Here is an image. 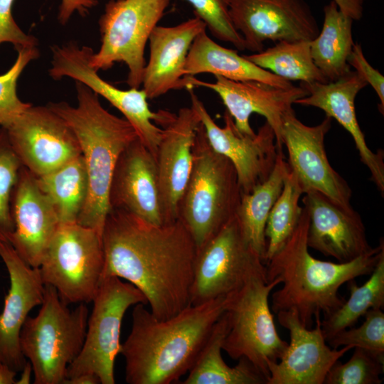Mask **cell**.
I'll use <instances>...</instances> for the list:
<instances>
[{
    "label": "cell",
    "mask_w": 384,
    "mask_h": 384,
    "mask_svg": "<svg viewBox=\"0 0 384 384\" xmlns=\"http://www.w3.org/2000/svg\"><path fill=\"white\" fill-rule=\"evenodd\" d=\"M102 279L117 277L138 288L151 313L169 319L191 304L197 246L180 219L155 225L110 208L103 227Z\"/></svg>",
    "instance_id": "1"
},
{
    "label": "cell",
    "mask_w": 384,
    "mask_h": 384,
    "mask_svg": "<svg viewBox=\"0 0 384 384\" xmlns=\"http://www.w3.org/2000/svg\"><path fill=\"white\" fill-rule=\"evenodd\" d=\"M227 296L190 305L159 319L143 304H135L129 334L121 344L129 384H170L188 373L215 323Z\"/></svg>",
    "instance_id": "2"
},
{
    "label": "cell",
    "mask_w": 384,
    "mask_h": 384,
    "mask_svg": "<svg viewBox=\"0 0 384 384\" xmlns=\"http://www.w3.org/2000/svg\"><path fill=\"white\" fill-rule=\"evenodd\" d=\"M309 215L303 207L299 222L284 246L267 261V282L276 278L282 287L272 294V310H294L302 324L311 329L314 319L324 317L340 307L344 299L339 288L357 277L370 274L381 253L383 239L373 250L353 260L331 262L314 258L309 252Z\"/></svg>",
    "instance_id": "3"
},
{
    "label": "cell",
    "mask_w": 384,
    "mask_h": 384,
    "mask_svg": "<svg viewBox=\"0 0 384 384\" xmlns=\"http://www.w3.org/2000/svg\"><path fill=\"white\" fill-rule=\"evenodd\" d=\"M78 105L65 102L48 106L62 117L75 133L87 178L88 194L77 223L102 233L110 210L109 192L115 166L122 152L137 134L124 118L105 110L98 95L76 81Z\"/></svg>",
    "instance_id": "4"
},
{
    "label": "cell",
    "mask_w": 384,
    "mask_h": 384,
    "mask_svg": "<svg viewBox=\"0 0 384 384\" xmlns=\"http://www.w3.org/2000/svg\"><path fill=\"white\" fill-rule=\"evenodd\" d=\"M242 190L232 162L210 145L200 123L192 148V166L178 203V219L197 249L235 215Z\"/></svg>",
    "instance_id": "5"
},
{
    "label": "cell",
    "mask_w": 384,
    "mask_h": 384,
    "mask_svg": "<svg viewBox=\"0 0 384 384\" xmlns=\"http://www.w3.org/2000/svg\"><path fill=\"white\" fill-rule=\"evenodd\" d=\"M41 305L38 314L28 316L22 326L20 347L32 366L34 384H63L82 350L89 311L85 303L70 309L47 284Z\"/></svg>",
    "instance_id": "6"
},
{
    "label": "cell",
    "mask_w": 384,
    "mask_h": 384,
    "mask_svg": "<svg viewBox=\"0 0 384 384\" xmlns=\"http://www.w3.org/2000/svg\"><path fill=\"white\" fill-rule=\"evenodd\" d=\"M281 280L267 282L261 263L247 275L242 285L227 296L228 331L222 349L234 360L245 358L264 375L285 352L288 343L277 334L269 306V296Z\"/></svg>",
    "instance_id": "7"
},
{
    "label": "cell",
    "mask_w": 384,
    "mask_h": 384,
    "mask_svg": "<svg viewBox=\"0 0 384 384\" xmlns=\"http://www.w3.org/2000/svg\"><path fill=\"white\" fill-rule=\"evenodd\" d=\"M103 266L101 235L75 222L59 224L39 269L44 284L53 287L69 305L92 302Z\"/></svg>",
    "instance_id": "8"
},
{
    "label": "cell",
    "mask_w": 384,
    "mask_h": 384,
    "mask_svg": "<svg viewBox=\"0 0 384 384\" xmlns=\"http://www.w3.org/2000/svg\"><path fill=\"white\" fill-rule=\"evenodd\" d=\"M171 0H110L99 19L101 45L90 58L97 71L124 63L127 83L139 88L146 65L144 50L154 28L164 16Z\"/></svg>",
    "instance_id": "9"
},
{
    "label": "cell",
    "mask_w": 384,
    "mask_h": 384,
    "mask_svg": "<svg viewBox=\"0 0 384 384\" xmlns=\"http://www.w3.org/2000/svg\"><path fill=\"white\" fill-rule=\"evenodd\" d=\"M82 350L68 366L66 378L82 373L95 375L101 384L115 383L114 366L120 353V331L126 311L137 304H146L143 293L117 277L101 279L92 300Z\"/></svg>",
    "instance_id": "10"
},
{
    "label": "cell",
    "mask_w": 384,
    "mask_h": 384,
    "mask_svg": "<svg viewBox=\"0 0 384 384\" xmlns=\"http://www.w3.org/2000/svg\"><path fill=\"white\" fill-rule=\"evenodd\" d=\"M52 52L50 76L55 80L71 78L107 100L124 115L136 131L139 139L155 157L163 133L162 128L156 124L163 117L164 110L152 112L143 89L122 90L102 79L90 64L93 52L90 47L69 43L55 46Z\"/></svg>",
    "instance_id": "11"
},
{
    "label": "cell",
    "mask_w": 384,
    "mask_h": 384,
    "mask_svg": "<svg viewBox=\"0 0 384 384\" xmlns=\"http://www.w3.org/2000/svg\"><path fill=\"white\" fill-rule=\"evenodd\" d=\"M261 263L263 260L245 238L235 216L197 250L191 305L234 292Z\"/></svg>",
    "instance_id": "12"
},
{
    "label": "cell",
    "mask_w": 384,
    "mask_h": 384,
    "mask_svg": "<svg viewBox=\"0 0 384 384\" xmlns=\"http://www.w3.org/2000/svg\"><path fill=\"white\" fill-rule=\"evenodd\" d=\"M4 128L21 165L36 176L51 172L81 154L72 129L48 106L31 105Z\"/></svg>",
    "instance_id": "13"
},
{
    "label": "cell",
    "mask_w": 384,
    "mask_h": 384,
    "mask_svg": "<svg viewBox=\"0 0 384 384\" xmlns=\"http://www.w3.org/2000/svg\"><path fill=\"white\" fill-rule=\"evenodd\" d=\"M332 119L326 117L315 126H308L294 110L282 119L281 139L288 152V165L304 193L319 191L337 204L352 208V191L346 181L331 166L325 150V136Z\"/></svg>",
    "instance_id": "14"
},
{
    "label": "cell",
    "mask_w": 384,
    "mask_h": 384,
    "mask_svg": "<svg viewBox=\"0 0 384 384\" xmlns=\"http://www.w3.org/2000/svg\"><path fill=\"white\" fill-rule=\"evenodd\" d=\"M188 92L191 107L198 113L208 141L216 152L227 157L233 164L242 193H250L272 173L278 150L272 127L267 122L254 136L243 135L237 129L233 117L225 110L224 127H219L195 93Z\"/></svg>",
    "instance_id": "15"
},
{
    "label": "cell",
    "mask_w": 384,
    "mask_h": 384,
    "mask_svg": "<svg viewBox=\"0 0 384 384\" xmlns=\"http://www.w3.org/2000/svg\"><path fill=\"white\" fill-rule=\"evenodd\" d=\"M229 14L245 49L258 53L272 41H311L319 26L304 0H228Z\"/></svg>",
    "instance_id": "16"
},
{
    "label": "cell",
    "mask_w": 384,
    "mask_h": 384,
    "mask_svg": "<svg viewBox=\"0 0 384 384\" xmlns=\"http://www.w3.org/2000/svg\"><path fill=\"white\" fill-rule=\"evenodd\" d=\"M184 83L185 89L201 87L215 92L243 135L255 134L250 124L252 114L263 116L274 132L278 151H282L281 129L284 114L292 110L297 100L308 95L301 86L282 87L260 81H235L220 76H215L213 82L187 76L184 77Z\"/></svg>",
    "instance_id": "17"
},
{
    "label": "cell",
    "mask_w": 384,
    "mask_h": 384,
    "mask_svg": "<svg viewBox=\"0 0 384 384\" xmlns=\"http://www.w3.org/2000/svg\"><path fill=\"white\" fill-rule=\"evenodd\" d=\"M201 123L195 110L181 108L177 114L167 112L158 123L163 129L155 155L164 223L178 218V203L192 166V148Z\"/></svg>",
    "instance_id": "18"
},
{
    "label": "cell",
    "mask_w": 384,
    "mask_h": 384,
    "mask_svg": "<svg viewBox=\"0 0 384 384\" xmlns=\"http://www.w3.org/2000/svg\"><path fill=\"white\" fill-rule=\"evenodd\" d=\"M280 325L289 333L290 343L279 361L272 366L267 384H322L332 366L347 351L331 348L323 335L321 319L314 329H307L294 310L277 313Z\"/></svg>",
    "instance_id": "19"
},
{
    "label": "cell",
    "mask_w": 384,
    "mask_h": 384,
    "mask_svg": "<svg viewBox=\"0 0 384 384\" xmlns=\"http://www.w3.org/2000/svg\"><path fill=\"white\" fill-rule=\"evenodd\" d=\"M0 257L10 280L0 314V363L19 372L27 361L20 347V333L31 310L42 304L45 284L39 267L27 265L9 242H0Z\"/></svg>",
    "instance_id": "20"
},
{
    "label": "cell",
    "mask_w": 384,
    "mask_h": 384,
    "mask_svg": "<svg viewBox=\"0 0 384 384\" xmlns=\"http://www.w3.org/2000/svg\"><path fill=\"white\" fill-rule=\"evenodd\" d=\"M309 215L307 245L339 262L353 260L370 252L364 224L353 208H344L316 191L302 200Z\"/></svg>",
    "instance_id": "21"
},
{
    "label": "cell",
    "mask_w": 384,
    "mask_h": 384,
    "mask_svg": "<svg viewBox=\"0 0 384 384\" xmlns=\"http://www.w3.org/2000/svg\"><path fill=\"white\" fill-rule=\"evenodd\" d=\"M14 229L8 242L29 266L39 267L60 221L36 176L21 166L11 198Z\"/></svg>",
    "instance_id": "22"
},
{
    "label": "cell",
    "mask_w": 384,
    "mask_h": 384,
    "mask_svg": "<svg viewBox=\"0 0 384 384\" xmlns=\"http://www.w3.org/2000/svg\"><path fill=\"white\" fill-rule=\"evenodd\" d=\"M110 208L130 213L155 225L164 224L154 156L134 139L122 152L109 192Z\"/></svg>",
    "instance_id": "23"
},
{
    "label": "cell",
    "mask_w": 384,
    "mask_h": 384,
    "mask_svg": "<svg viewBox=\"0 0 384 384\" xmlns=\"http://www.w3.org/2000/svg\"><path fill=\"white\" fill-rule=\"evenodd\" d=\"M367 85V82L356 71L352 70L333 82H302L300 86L307 91L308 95L297 100L294 104L315 107L323 110L326 117L335 119L348 132L355 142L361 161L370 173L371 180L383 193V152L380 150L374 153L370 149L356 114V97Z\"/></svg>",
    "instance_id": "24"
},
{
    "label": "cell",
    "mask_w": 384,
    "mask_h": 384,
    "mask_svg": "<svg viewBox=\"0 0 384 384\" xmlns=\"http://www.w3.org/2000/svg\"><path fill=\"white\" fill-rule=\"evenodd\" d=\"M206 24L194 16L171 26H156L149 38V57L146 63L142 87L148 99H155L172 90L185 88L184 67L190 48Z\"/></svg>",
    "instance_id": "25"
},
{
    "label": "cell",
    "mask_w": 384,
    "mask_h": 384,
    "mask_svg": "<svg viewBox=\"0 0 384 384\" xmlns=\"http://www.w3.org/2000/svg\"><path fill=\"white\" fill-rule=\"evenodd\" d=\"M201 73L235 80H256L270 85L289 87L293 85L267 70L260 68L239 55L237 50L225 48L201 32L193 41L184 67V77Z\"/></svg>",
    "instance_id": "26"
},
{
    "label": "cell",
    "mask_w": 384,
    "mask_h": 384,
    "mask_svg": "<svg viewBox=\"0 0 384 384\" xmlns=\"http://www.w3.org/2000/svg\"><path fill=\"white\" fill-rule=\"evenodd\" d=\"M225 312L215 323L208 340L188 373L183 384H267L264 375L245 358L234 367L223 360L221 350L228 331Z\"/></svg>",
    "instance_id": "27"
},
{
    "label": "cell",
    "mask_w": 384,
    "mask_h": 384,
    "mask_svg": "<svg viewBox=\"0 0 384 384\" xmlns=\"http://www.w3.org/2000/svg\"><path fill=\"white\" fill-rule=\"evenodd\" d=\"M353 19L342 12L333 0L324 7V22L317 36L310 41L316 66L328 82L336 81L350 70L348 56L354 45Z\"/></svg>",
    "instance_id": "28"
},
{
    "label": "cell",
    "mask_w": 384,
    "mask_h": 384,
    "mask_svg": "<svg viewBox=\"0 0 384 384\" xmlns=\"http://www.w3.org/2000/svg\"><path fill=\"white\" fill-rule=\"evenodd\" d=\"M282 151H279L269 177L250 193H242L236 218L242 233L265 263L267 242L265 226L269 213L279 197L289 171Z\"/></svg>",
    "instance_id": "29"
},
{
    "label": "cell",
    "mask_w": 384,
    "mask_h": 384,
    "mask_svg": "<svg viewBox=\"0 0 384 384\" xmlns=\"http://www.w3.org/2000/svg\"><path fill=\"white\" fill-rule=\"evenodd\" d=\"M60 223H75L88 194V178L82 155L46 174L36 176Z\"/></svg>",
    "instance_id": "30"
},
{
    "label": "cell",
    "mask_w": 384,
    "mask_h": 384,
    "mask_svg": "<svg viewBox=\"0 0 384 384\" xmlns=\"http://www.w3.org/2000/svg\"><path fill=\"white\" fill-rule=\"evenodd\" d=\"M348 284V299L321 321L326 341L337 333L353 327L369 309L383 308L384 251L370 273V278L363 284L358 286L354 279L349 281Z\"/></svg>",
    "instance_id": "31"
},
{
    "label": "cell",
    "mask_w": 384,
    "mask_h": 384,
    "mask_svg": "<svg viewBox=\"0 0 384 384\" xmlns=\"http://www.w3.org/2000/svg\"><path fill=\"white\" fill-rule=\"evenodd\" d=\"M243 56L260 68L289 81L328 82L312 59L308 41H279L260 52Z\"/></svg>",
    "instance_id": "32"
},
{
    "label": "cell",
    "mask_w": 384,
    "mask_h": 384,
    "mask_svg": "<svg viewBox=\"0 0 384 384\" xmlns=\"http://www.w3.org/2000/svg\"><path fill=\"white\" fill-rule=\"evenodd\" d=\"M302 194L297 178L289 170L267 220L265 264L284 246L297 226L303 210V207L299 205Z\"/></svg>",
    "instance_id": "33"
},
{
    "label": "cell",
    "mask_w": 384,
    "mask_h": 384,
    "mask_svg": "<svg viewBox=\"0 0 384 384\" xmlns=\"http://www.w3.org/2000/svg\"><path fill=\"white\" fill-rule=\"evenodd\" d=\"M358 328L344 329L327 340L333 348L359 347L384 363V314L381 309H370Z\"/></svg>",
    "instance_id": "34"
},
{
    "label": "cell",
    "mask_w": 384,
    "mask_h": 384,
    "mask_svg": "<svg viewBox=\"0 0 384 384\" xmlns=\"http://www.w3.org/2000/svg\"><path fill=\"white\" fill-rule=\"evenodd\" d=\"M17 58L12 66L0 75V126L5 127L22 114L31 104L21 100L17 95L18 80L24 68L39 56L37 46L17 50Z\"/></svg>",
    "instance_id": "35"
},
{
    "label": "cell",
    "mask_w": 384,
    "mask_h": 384,
    "mask_svg": "<svg viewBox=\"0 0 384 384\" xmlns=\"http://www.w3.org/2000/svg\"><path fill=\"white\" fill-rule=\"evenodd\" d=\"M22 166L9 143L6 129L0 127V242H8L14 229L11 211L13 188Z\"/></svg>",
    "instance_id": "36"
},
{
    "label": "cell",
    "mask_w": 384,
    "mask_h": 384,
    "mask_svg": "<svg viewBox=\"0 0 384 384\" xmlns=\"http://www.w3.org/2000/svg\"><path fill=\"white\" fill-rule=\"evenodd\" d=\"M383 363L365 350L355 347L345 363L337 361L326 374L325 384H380Z\"/></svg>",
    "instance_id": "37"
},
{
    "label": "cell",
    "mask_w": 384,
    "mask_h": 384,
    "mask_svg": "<svg viewBox=\"0 0 384 384\" xmlns=\"http://www.w3.org/2000/svg\"><path fill=\"white\" fill-rule=\"evenodd\" d=\"M184 1L192 6L195 16L203 21L214 38L231 43L239 50H245L242 36L232 23L228 0Z\"/></svg>",
    "instance_id": "38"
},
{
    "label": "cell",
    "mask_w": 384,
    "mask_h": 384,
    "mask_svg": "<svg viewBox=\"0 0 384 384\" xmlns=\"http://www.w3.org/2000/svg\"><path fill=\"white\" fill-rule=\"evenodd\" d=\"M14 0H0V44L11 43L15 50L37 46V39L26 34L18 26L12 15Z\"/></svg>",
    "instance_id": "39"
},
{
    "label": "cell",
    "mask_w": 384,
    "mask_h": 384,
    "mask_svg": "<svg viewBox=\"0 0 384 384\" xmlns=\"http://www.w3.org/2000/svg\"><path fill=\"white\" fill-rule=\"evenodd\" d=\"M348 63L375 90L380 100L379 110L383 114L384 77L368 62L360 43H354L348 58Z\"/></svg>",
    "instance_id": "40"
},
{
    "label": "cell",
    "mask_w": 384,
    "mask_h": 384,
    "mask_svg": "<svg viewBox=\"0 0 384 384\" xmlns=\"http://www.w3.org/2000/svg\"><path fill=\"white\" fill-rule=\"evenodd\" d=\"M97 0H61L59 7L58 19L59 22L65 24L75 11L80 15L85 16L88 10L97 5Z\"/></svg>",
    "instance_id": "41"
},
{
    "label": "cell",
    "mask_w": 384,
    "mask_h": 384,
    "mask_svg": "<svg viewBox=\"0 0 384 384\" xmlns=\"http://www.w3.org/2000/svg\"><path fill=\"white\" fill-rule=\"evenodd\" d=\"M339 9L353 21L360 20L363 14V0H333Z\"/></svg>",
    "instance_id": "42"
},
{
    "label": "cell",
    "mask_w": 384,
    "mask_h": 384,
    "mask_svg": "<svg viewBox=\"0 0 384 384\" xmlns=\"http://www.w3.org/2000/svg\"><path fill=\"white\" fill-rule=\"evenodd\" d=\"M100 379L92 373H82L65 379L63 384H99Z\"/></svg>",
    "instance_id": "43"
},
{
    "label": "cell",
    "mask_w": 384,
    "mask_h": 384,
    "mask_svg": "<svg viewBox=\"0 0 384 384\" xmlns=\"http://www.w3.org/2000/svg\"><path fill=\"white\" fill-rule=\"evenodd\" d=\"M16 373L6 364L0 363V384H16Z\"/></svg>",
    "instance_id": "44"
},
{
    "label": "cell",
    "mask_w": 384,
    "mask_h": 384,
    "mask_svg": "<svg viewBox=\"0 0 384 384\" xmlns=\"http://www.w3.org/2000/svg\"><path fill=\"white\" fill-rule=\"evenodd\" d=\"M20 372H21V376L19 379L16 381V384H29L31 380L33 368L31 363L28 360Z\"/></svg>",
    "instance_id": "45"
}]
</instances>
